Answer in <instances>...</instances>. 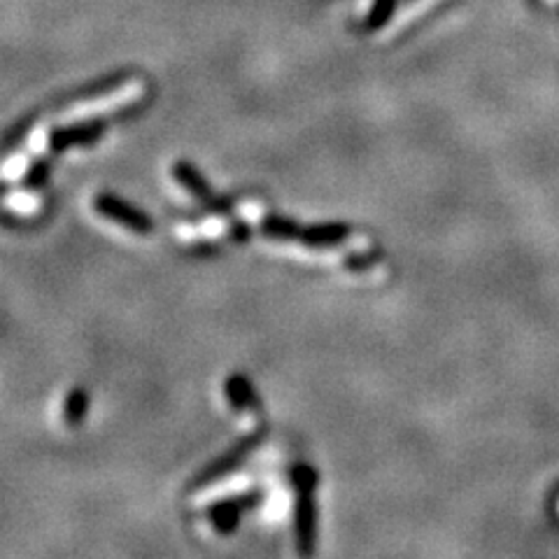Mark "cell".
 <instances>
[{
  "label": "cell",
  "instance_id": "5b68a950",
  "mask_svg": "<svg viewBox=\"0 0 559 559\" xmlns=\"http://www.w3.org/2000/svg\"><path fill=\"white\" fill-rule=\"evenodd\" d=\"M172 178L178 180L201 205H205V208L217 212V215H231L233 212V201L220 199V196L212 191L208 180L201 175V171L191 162L175 163V166H172Z\"/></svg>",
  "mask_w": 559,
  "mask_h": 559
},
{
  "label": "cell",
  "instance_id": "52a82bcc",
  "mask_svg": "<svg viewBox=\"0 0 559 559\" xmlns=\"http://www.w3.org/2000/svg\"><path fill=\"white\" fill-rule=\"evenodd\" d=\"M349 236H352V229H349L348 224H340V221H327V224L303 226L301 236H299V242L306 245V248L327 250V248H336V245H343Z\"/></svg>",
  "mask_w": 559,
  "mask_h": 559
},
{
  "label": "cell",
  "instance_id": "8fae6325",
  "mask_svg": "<svg viewBox=\"0 0 559 559\" xmlns=\"http://www.w3.org/2000/svg\"><path fill=\"white\" fill-rule=\"evenodd\" d=\"M38 117H40V113L28 114V117L19 119V122H16V124L12 126V129L5 131V135L0 138V159L10 154V152L15 150V147L19 145V142H22L24 138H26L28 131L33 129V124H35V119H38Z\"/></svg>",
  "mask_w": 559,
  "mask_h": 559
},
{
  "label": "cell",
  "instance_id": "4fadbf2b",
  "mask_svg": "<svg viewBox=\"0 0 559 559\" xmlns=\"http://www.w3.org/2000/svg\"><path fill=\"white\" fill-rule=\"evenodd\" d=\"M378 254L376 252H355V254H348L343 261V266L348 270H352V273H364V270L373 269V266L378 264Z\"/></svg>",
  "mask_w": 559,
  "mask_h": 559
},
{
  "label": "cell",
  "instance_id": "7c38bea8",
  "mask_svg": "<svg viewBox=\"0 0 559 559\" xmlns=\"http://www.w3.org/2000/svg\"><path fill=\"white\" fill-rule=\"evenodd\" d=\"M49 172H52L49 159H35V162L28 166L26 175H24L22 180L24 189H28V191H40V189H44L49 182Z\"/></svg>",
  "mask_w": 559,
  "mask_h": 559
},
{
  "label": "cell",
  "instance_id": "7a4b0ae2",
  "mask_svg": "<svg viewBox=\"0 0 559 559\" xmlns=\"http://www.w3.org/2000/svg\"><path fill=\"white\" fill-rule=\"evenodd\" d=\"M142 105H145V101H138L131 103V105H124V108H119L117 113L110 114V117H92L75 122V124L56 126V129L49 131V152H52V154H64L70 147L93 145V142H98V140L103 138V133L108 131L110 124L122 122V119H129L131 114L138 113Z\"/></svg>",
  "mask_w": 559,
  "mask_h": 559
},
{
  "label": "cell",
  "instance_id": "5bb4252c",
  "mask_svg": "<svg viewBox=\"0 0 559 559\" xmlns=\"http://www.w3.org/2000/svg\"><path fill=\"white\" fill-rule=\"evenodd\" d=\"M231 236L236 242H248L250 236H252V229H250L245 221H233L231 226Z\"/></svg>",
  "mask_w": 559,
  "mask_h": 559
},
{
  "label": "cell",
  "instance_id": "30bf717a",
  "mask_svg": "<svg viewBox=\"0 0 559 559\" xmlns=\"http://www.w3.org/2000/svg\"><path fill=\"white\" fill-rule=\"evenodd\" d=\"M89 413V394L84 387L70 389L64 404V419L68 427H80Z\"/></svg>",
  "mask_w": 559,
  "mask_h": 559
},
{
  "label": "cell",
  "instance_id": "9c48e42d",
  "mask_svg": "<svg viewBox=\"0 0 559 559\" xmlns=\"http://www.w3.org/2000/svg\"><path fill=\"white\" fill-rule=\"evenodd\" d=\"M303 226L285 215H266L261 220V233L270 240H299Z\"/></svg>",
  "mask_w": 559,
  "mask_h": 559
},
{
  "label": "cell",
  "instance_id": "3957f363",
  "mask_svg": "<svg viewBox=\"0 0 559 559\" xmlns=\"http://www.w3.org/2000/svg\"><path fill=\"white\" fill-rule=\"evenodd\" d=\"M266 436H269V429L261 427V429L252 431V434H248L245 438H240V441H238L231 450L224 452L221 457H217L215 462H210L208 466L201 471V474L194 476V480L189 483V492H196V489L208 487V485L217 483V480H221L224 476L233 474V471H236V468L240 466V464L245 462V459H248L250 455H252V452L261 446V443L266 441Z\"/></svg>",
  "mask_w": 559,
  "mask_h": 559
},
{
  "label": "cell",
  "instance_id": "6da1fadb",
  "mask_svg": "<svg viewBox=\"0 0 559 559\" xmlns=\"http://www.w3.org/2000/svg\"><path fill=\"white\" fill-rule=\"evenodd\" d=\"M291 487L296 492L294 504V536L296 550L301 554L315 553L318 545V505H315V489H318V471L310 464H294L289 468Z\"/></svg>",
  "mask_w": 559,
  "mask_h": 559
},
{
  "label": "cell",
  "instance_id": "8992f818",
  "mask_svg": "<svg viewBox=\"0 0 559 559\" xmlns=\"http://www.w3.org/2000/svg\"><path fill=\"white\" fill-rule=\"evenodd\" d=\"M264 501V492L259 489H252V492H245L240 496H231V499H221L215 501V504L208 508V517L212 522L217 534H233L240 525V515L248 511H254L259 504Z\"/></svg>",
  "mask_w": 559,
  "mask_h": 559
},
{
  "label": "cell",
  "instance_id": "ba28073f",
  "mask_svg": "<svg viewBox=\"0 0 559 559\" xmlns=\"http://www.w3.org/2000/svg\"><path fill=\"white\" fill-rule=\"evenodd\" d=\"M224 394L226 398H229V404H231L233 410H238V413H242V410L261 413V408H264L261 398L254 392V385L250 382V378L242 376V373H233V376L226 378Z\"/></svg>",
  "mask_w": 559,
  "mask_h": 559
},
{
  "label": "cell",
  "instance_id": "277c9868",
  "mask_svg": "<svg viewBox=\"0 0 559 559\" xmlns=\"http://www.w3.org/2000/svg\"><path fill=\"white\" fill-rule=\"evenodd\" d=\"M93 210H96L98 215L105 217V220L117 221V224H122L129 231L140 233V236H147V233L154 231V220L147 212H142L138 205L119 199L114 194H98L93 199Z\"/></svg>",
  "mask_w": 559,
  "mask_h": 559
}]
</instances>
